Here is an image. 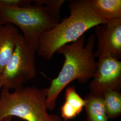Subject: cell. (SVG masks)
<instances>
[{"instance_id":"52a82bcc","label":"cell","mask_w":121,"mask_h":121,"mask_svg":"<svg viewBox=\"0 0 121 121\" xmlns=\"http://www.w3.org/2000/svg\"><path fill=\"white\" fill-rule=\"evenodd\" d=\"M95 35L97 39L95 58L109 56L121 59V18L95 26Z\"/></svg>"},{"instance_id":"3957f363","label":"cell","mask_w":121,"mask_h":121,"mask_svg":"<svg viewBox=\"0 0 121 121\" xmlns=\"http://www.w3.org/2000/svg\"><path fill=\"white\" fill-rule=\"evenodd\" d=\"M35 4L23 8L0 6V23L15 25L23 32L26 42L36 51L43 33L60 22V11L65 0H35Z\"/></svg>"},{"instance_id":"ba28073f","label":"cell","mask_w":121,"mask_h":121,"mask_svg":"<svg viewBox=\"0 0 121 121\" xmlns=\"http://www.w3.org/2000/svg\"><path fill=\"white\" fill-rule=\"evenodd\" d=\"M19 34L12 24L0 27V74L13 54Z\"/></svg>"},{"instance_id":"5b68a950","label":"cell","mask_w":121,"mask_h":121,"mask_svg":"<svg viewBox=\"0 0 121 121\" xmlns=\"http://www.w3.org/2000/svg\"><path fill=\"white\" fill-rule=\"evenodd\" d=\"M36 51L19 34L15 49L0 74V84L8 89H17L35 78Z\"/></svg>"},{"instance_id":"9a60e30c","label":"cell","mask_w":121,"mask_h":121,"mask_svg":"<svg viewBox=\"0 0 121 121\" xmlns=\"http://www.w3.org/2000/svg\"><path fill=\"white\" fill-rule=\"evenodd\" d=\"M2 87V85H1V84H0V89Z\"/></svg>"},{"instance_id":"5bb4252c","label":"cell","mask_w":121,"mask_h":121,"mask_svg":"<svg viewBox=\"0 0 121 121\" xmlns=\"http://www.w3.org/2000/svg\"><path fill=\"white\" fill-rule=\"evenodd\" d=\"M12 117H5L2 121H11Z\"/></svg>"},{"instance_id":"4fadbf2b","label":"cell","mask_w":121,"mask_h":121,"mask_svg":"<svg viewBox=\"0 0 121 121\" xmlns=\"http://www.w3.org/2000/svg\"><path fill=\"white\" fill-rule=\"evenodd\" d=\"M32 0H0V6L11 8H23L28 6Z\"/></svg>"},{"instance_id":"e0dca14e","label":"cell","mask_w":121,"mask_h":121,"mask_svg":"<svg viewBox=\"0 0 121 121\" xmlns=\"http://www.w3.org/2000/svg\"></svg>"},{"instance_id":"8fae6325","label":"cell","mask_w":121,"mask_h":121,"mask_svg":"<svg viewBox=\"0 0 121 121\" xmlns=\"http://www.w3.org/2000/svg\"><path fill=\"white\" fill-rule=\"evenodd\" d=\"M95 13L109 20L121 18V0H91Z\"/></svg>"},{"instance_id":"30bf717a","label":"cell","mask_w":121,"mask_h":121,"mask_svg":"<svg viewBox=\"0 0 121 121\" xmlns=\"http://www.w3.org/2000/svg\"><path fill=\"white\" fill-rule=\"evenodd\" d=\"M84 100L86 121H108L102 96L96 95L90 92L86 95Z\"/></svg>"},{"instance_id":"7a4b0ae2","label":"cell","mask_w":121,"mask_h":121,"mask_svg":"<svg viewBox=\"0 0 121 121\" xmlns=\"http://www.w3.org/2000/svg\"><path fill=\"white\" fill-rule=\"evenodd\" d=\"M68 7L69 16L39 38L36 52L45 60L50 59L61 46L76 41L90 29L110 21L95 13L91 0H69Z\"/></svg>"},{"instance_id":"277c9868","label":"cell","mask_w":121,"mask_h":121,"mask_svg":"<svg viewBox=\"0 0 121 121\" xmlns=\"http://www.w3.org/2000/svg\"><path fill=\"white\" fill-rule=\"evenodd\" d=\"M45 89L22 86L10 92L2 87L0 96V121L17 117L26 121H62L50 114L46 106Z\"/></svg>"},{"instance_id":"6da1fadb","label":"cell","mask_w":121,"mask_h":121,"mask_svg":"<svg viewBox=\"0 0 121 121\" xmlns=\"http://www.w3.org/2000/svg\"><path fill=\"white\" fill-rule=\"evenodd\" d=\"M95 41V35L93 33L89 35L85 44L83 35L73 43L63 45L56 51L57 53L64 56L65 61L57 77L45 89L47 109L52 110L55 108L60 92L70 82L77 79L84 83L93 78L97 68L94 52Z\"/></svg>"},{"instance_id":"2e32d148","label":"cell","mask_w":121,"mask_h":121,"mask_svg":"<svg viewBox=\"0 0 121 121\" xmlns=\"http://www.w3.org/2000/svg\"><path fill=\"white\" fill-rule=\"evenodd\" d=\"M2 26V25H1V23H0V26Z\"/></svg>"},{"instance_id":"9c48e42d","label":"cell","mask_w":121,"mask_h":121,"mask_svg":"<svg viewBox=\"0 0 121 121\" xmlns=\"http://www.w3.org/2000/svg\"><path fill=\"white\" fill-rule=\"evenodd\" d=\"M85 105L84 99L78 95L73 86L68 87L65 91V102L61 107V116L68 121L82 112Z\"/></svg>"},{"instance_id":"8992f818","label":"cell","mask_w":121,"mask_h":121,"mask_svg":"<svg viewBox=\"0 0 121 121\" xmlns=\"http://www.w3.org/2000/svg\"><path fill=\"white\" fill-rule=\"evenodd\" d=\"M97 68L89 84L90 92L102 96L110 90L120 91L121 87V61L112 56L98 58Z\"/></svg>"},{"instance_id":"7c38bea8","label":"cell","mask_w":121,"mask_h":121,"mask_svg":"<svg viewBox=\"0 0 121 121\" xmlns=\"http://www.w3.org/2000/svg\"><path fill=\"white\" fill-rule=\"evenodd\" d=\"M104 105L108 118L119 117L121 114V94L120 91L110 90L103 95Z\"/></svg>"}]
</instances>
